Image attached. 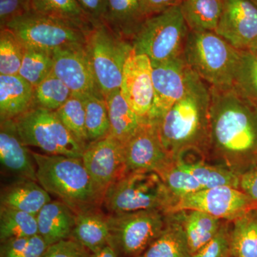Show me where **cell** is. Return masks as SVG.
Wrapping results in <instances>:
<instances>
[{
    "label": "cell",
    "instance_id": "6da1fadb",
    "mask_svg": "<svg viewBox=\"0 0 257 257\" xmlns=\"http://www.w3.org/2000/svg\"><path fill=\"white\" fill-rule=\"evenodd\" d=\"M208 160L240 176L257 167V106L234 87H210Z\"/></svg>",
    "mask_w": 257,
    "mask_h": 257
},
{
    "label": "cell",
    "instance_id": "7a4b0ae2",
    "mask_svg": "<svg viewBox=\"0 0 257 257\" xmlns=\"http://www.w3.org/2000/svg\"><path fill=\"white\" fill-rule=\"evenodd\" d=\"M210 87L197 74L187 92L157 123L162 143L174 160L186 150L208 160L210 141Z\"/></svg>",
    "mask_w": 257,
    "mask_h": 257
},
{
    "label": "cell",
    "instance_id": "3957f363",
    "mask_svg": "<svg viewBox=\"0 0 257 257\" xmlns=\"http://www.w3.org/2000/svg\"><path fill=\"white\" fill-rule=\"evenodd\" d=\"M37 182L76 213L96 208L104 194L93 182L82 159L31 152Z\"/></svg>",
    "mask_w": 257,
    "mask_h": 257
},
{
    "label": "cell",
    "instance_id": "277c9868",
    "mask_svg": "<svg viewBox=\"0 0 257 257\" xmlns=\"http://www.w3.org/2000/svg\"><path fill=\"white\" fill-rule=\"evenodd\" d=\"M177 201L155 172L125 174L106 189L103 198L111 214L143 210H160L167 214Z\"/></svg>",
    "mask_w": 257,
    "mask_h": 257
},
{
    "label": "cell",
    "instance_id": "5b68a950",
    "mask_svg": "<svg viewBox=\"0 0 257 257\" xmlns=\"http://www.w3.org/2000/svg\"><path fill=\"white\" fill-rule=\"evenodd\" d=\"M183 56L193 72L209 87H233L239 50L215 32H189Z\"/></svg>",
    "mask_w": 257,
    "mask_h": 257
},
{
    "label": "cell",
    "instance_id": "8992f818",
    "mask_svg": "<svg viewBox=\"0 0 257 257\" xmlns=\"http://www.w3.org/2000/svg\"><path fill=\"white\" fill-rule=\"evenodd\" d=\"M84 47L96 84L104 97L119 90L125 62L134 50L133 43L99 21L93 23L86 32Z\"/></svg>",
    "mask_w": 257,
    "mask_h": 257
},
{
    "label": "cell",
    "instance_id": "52a82bcc",
    "mask_svg": "<svg viewBox=\"0 0 257 257\" xmlns=\"http://www.w3.org/2000/svg\"><path fill=\"white\" fill-rule=\"evenodd\" d=\"M189 32L178 5L147 18L132 43L135 53L160 63L183 55Z\"/></svg>",
    "mask_w": 257,
    "mask_h": 257
},
{
    "label": "cell",
    "instance_id": "ba28073f",
    "mask_svg": "<svg viewBox=\"0 0 257 257\" xmlns=\"http://www.w3.org/2000/svg\"><path fill=\"white\" fill-rule=\"evenodd\" d=\"M24 144L45 154L82 159L86 147L64 126L55 111L33 107L16 118Z\"/></svg>",
    "mask_w": 257,
    "mask_h": 257
},
{
    "label": "cell",
    "instance_id": "9c48e42d",
    "mask_svg": "<svg viewBox=\"0 0 257 257\" xmlns=\"http://www.w3.org/2000/svg\"><path fill=\"white\" fill-rule=\"evenodd\" d=\"M110 245L119 255L138 257L162 234L167 214L160 210H143L108 216Z\"/></svg>",
    "mask_w": 257,
    "mask_h": 257
},
{
    "label": "cell",
    "instance_id": "30bf717a",
    "mask_svg": "<svg viewBox=\"0 0 257 257\" xmlns=\"http://www.w3.org/2000/svg\"><path fill=\"white\" fill-rule=\"evenodd\" d=\"M5 28L15 34L26 47L51 51L85 43L87 32L63 20L33 10L10 22Z\"/></svg>",
    "mask_w": 257,
    "mask_h": 257
},
{
    "label": "cell",
    "instance_id": "8fae6325",
    "mask_svg": "<svg viewBox=\"0 0 257 257\" xmlns=\"http://www.w3.org/2000/svg\"><path fill=\"white\" fill-rule=\"evenodd\" d=\"M255 207H257L256 204L239 189L221 186L202 189L178 198L167 214L197 210L221 220L233 221Z\"/></svg>",
    "mask_w": 257,
    "mask_h": 257
},
{
    "label": "cell",
    "instance_id": "7c38bea8",
    "mask_svg": "<svg viewBox=\"0 0 257 257\" xmlns=\"http://www.w3.org/2000/svg\"><path fill=\"white\" fill-rule=\"evenodd\" d=\"M152 66L154 101L148 121L157 124L187 92L194 72L183 55Z\"/></svg>",
    "mask_w": 257,
    "mask_h": 257
},
{
    "label": "cell",
    "instance_id": "4fadbf2b",
    "mask_svg": "<svg viewBox=\"0 0 257 257\" xmlns=\"http://www.w3.org/2000/svg\"><path fill=\"white\" fill-rule=\"evenodd\" d=\"M123 145L126 173L155 172L162 175L176 162L162 143L157 123L145 121Z\"/></svg>",
    "mask_w": 257,
    "mask_h": 257
},
{
    "label": "cell",
    "instance_id": "5bb4252c",
    "mask_svg": "<svg viewBox=\"0 0 257 257\" xmlns=\"http://www.w3.org/2000/svg\"><path fill=\"white\" fill-rule=\"evenodd\" d=\"M82 160L93 182L104 194L126 173L124 145L110 135L89 143Z\"/></svg>",
    "mask_w": 257,
    "mask_h": 257
},
{
    "label": "cell",
    "instance_id": "9a60e30c",
    "mask_svg": "<svg viewBox=\"0 0 257 257\" xmlns=\"http://www.w3.org/2000/svg\"><path fill=\"white\" fill-rule=\"evenodd\" d=\"M120 92L136 114L148 121L154 87L152 62L147 55L131 52L125 62Z\"/></svg>",
    "mask_w": 257,
    "mask_h": 257
},
{
    "label": "cell",
    "instance_id": "2e32d148",
    "mask_svg": "<svg viewBox=\"0 0 257 257\" xmlns=\"http://www.w3.org/2000/svg\"><path fill=\"white\" fill-rule=\"evenodd\" d=\"M216 33L236 50H249L257 42V8L249 0H223Z\"/></svg>",
    "mask_w": 257,
    "mask_h": 257
},
{
    "label": "cell",
    "instance_id": "e0dca14e",
    "mask_svg": "<svg viewBox=\"0 0 257 257\" xmlns=\"http://www.w3.org/2000/svg\"><path fill=\"white\" fill-rule=\"evenodd\" d=\"M84 44L69 45L53 50L52 72L73 94L81 96L101 93L94 79Z\"/></svg>",
    "mask_w": 257,
    "mask_h": 257
},
{
    "label": "cell",
    "instance_id": "ac0fdd59",
    "mask_svg": "<svg viewBox=\"0 0 257 257\" xmlns=\"http://www.w3.org/2000/svg\"><path fill=\"white\" fill-rule=\"evenodd\" d=\"M0 162L5 171L18 179L37 182L36 164L15 119L0 121Z\"/></svg>",
    "mask_w": 257,
    "mask_h": 257
},
{
    "label": "cell",
    "instance_id": "d6986e66",
    "mask_svg": "<svg viewBox=\"0 0 257 257\" xmlns=\"http://www.w3.org/2000/svg\"><path fill=\"white\" fill-rule=\"evenodd\" d=\"M39 235L48 246L69 239L77 214L62 201H51L37 214Z\"/></svg>",
    "mask_w": 257,
    "mask_h": 257
},
{
    "label": "cell",
    "instance_id": "ffe728a7",
    "mask_svg": "<svg viewBox=\"0 0 257 257\" xmlns=\"http://www.w3.org/2000/svg\"><path fill=\"white\" fill-rule=\"evenodd\" d=\"M34 87L19 74L0 75V121L15 119L34 107Z\"/></svg>",
    "mask_w": 257,
    "mask_h": 257
},
{
    "label": "cell",
    "instance_id": "44dd1931",
    "mask_svg": "<svg viewBox=\"0 0 257 257\" xmlns=\"http://www.w3.org/2000/svg\"><path fill=\"white\" fill-rule=\"evenodd\" d=\"M110 229L108 216L96 208L77 213L71 238L87 248L91 253L110 244Z\"/></svg>",
    "mask_w": 257,
    "mask_h": 257
},
{
    "label": "cell",
    "instance_id": "7402d4cb",
    "mask_svg": "<svg viewBox=\"0 0 257 257\" xmlns=\"http://www.w3.org/2000/svg\"><path fill=\"white\" fill-rule=\"evenodd\" d=\"M51 201L50 194L38 182L30 179H18L3 189L0 196L1 206L35 216Z\"/></svg>",
    "mask_w": 257,
    "mask_h": 257
},
{
    "label": "cell",
    "instance_id": "603a6c76",
    "mask_svg": "<svg viewBox=\"0 0 257 257\" xmlns=\"http://www.w3.org/2000/svg\"><path fill=\"white\" fill-rule=\"evenodd\" d=\"M146 20L140 0H108L103 22L116 35L132 42Z\"/></svg>",
    "mask_w": 257,
    "mask_h": 257
},
{
    "label": "cell",
    "instance_id": "cb8c5ba5",
    "mask_svg": "<svg viewBox=\"0 0 257 257\" xmlns=\"http://www.w3.org/2000/svg\"><path fill=\"white\" fill-rule=\"evenodd\" d=\"M138 257H192L177 213L167 214V224L162 234Z\"/></svg>",
    "mask_w": 257,
    "mask_h": 257
},
{
    "label": "cell",
    "instance_id": "d4e9b609",
    "mask_svg": "<svg viewBox=\"0 0 257 257\" xmlns=\"http://www.w3.org/2000/svg\"><path fill=\"white\" fill-rule=\"evenodd\" d=\"M176 213L183 226L192 256L214 237L224 221L197 210L179 211Z\"/></svg>",
    "mask_w": 257,
    "mask_h": 257
},
{
    "label": "cell",
    "instance_id": "484cf974",
    "mask_svg": "<svg viewBox=\"0 0 257 257\" xmlns=\"http://www.w3.org/2000/svg\"><path fill=\"white\" fill-rule=\"evenodd\" d=\"M105 99L110 121L109 135L124 145L147 121L137 114L128 105L120 89L111 93Z\"/></svg>",
    "mask_w": 257,
    "mask_h": 257
},
{
    "label": "cell",
    "instance_id": "4316f807",
    "mask_svg": "<svg viewBox=\"0 0 257 257\" xmlns=\"http://www.w3.org/2000/svg\"><path fill=\"white\" fill-rule=\"evenodd\" d=\"M176 163L194 176L204 189L221 186L239 189V177L222 166L208 163L204 157H197L194 160L179 157Z\"/></svg>",
    "mask_w": 257,
    "mask_h": 257
},
{
    "label": "cell",
    "instance_id": "83f0119b",
    "mask_svg": "<svg viewBox=\"0 0 257 257\" xmlns=\"http://www.w3.org/2000/svg\"><path fill=\"white\" fill-rule=\"evenodd\" d=\"M180 8L190 31L216 32L223 0H184Z\"/></svg>",
    "mask_w": 257,
    "mask_h": 257
},
{
    "label": "cell",
    "instance_id": "f1b7e54d",
    "mask_svg": "<svg viewBox=\"0 0 257 257\" xmlns=\"http://www.w3.org/2000/svg\"><path fill=\"white\" fill-rule=\"evenodd\" d=\"M232 257H257V207L231 221Z\"/></svg>",
    "mask_w": 257,
    "mask_h": 257
},
{
    "label": "cell",
    "instance_id": "f546056e",
    "mask_svg": "<svg viewBox=\"0 0 257 257\" xmlns=\"http://www.w3.org/2000/svg\"><path fill=\"white\" fill-rule=\"evenodd\" d=\"M32 6L35 13L63 20L84 31L94 23L77 0H32Z\"/></svg>",
    "mask_w": 257,
    "mask_h": 257
},
{
    "label": "cell",
    "instance_id": "4dcf8cb0",
    "mask_svg": "<svg viewBox=\"0 0 257 257\" xmlns=\"http://www.w3.org/2000/svg\"><path fill=\"white\" fill-rule=\"evenodd\" d=\"M39 234L37 216L25 211L0 207V241Z\"/></svg>",
    "mask_w": 257,
    "mask_h": 257
},
{
    "label": "cell",
    "instance_id": "1f68e13d",
    "mask_svg": "<svg viewBox=\"0 0 257 257\" xmlns=\"http://www.w3.org/2000/svg\"><path fill=\"white\" fill-rule=\"evenodd\" d=\"M233 87L245 99L257 106L256 50H239Z\"/></svg>",
    "mask_w": 257,
    "mask_h": 257
},
{
    "label": "cell",
    "instance_id": "d6a6232c",
    "mask_svg": "<svg viewBox=\"0 0 257 257\" xmlns=\"http://www.w3.org/2000/svg\"><path fill=\"white\" fill-rule=\"evenodd\" d=\"M86 113V128L89 144L100 140L110 134L108 106L101 93L82 96Z\"/></svg>",
    "mask_w": 257,
    "mask_h": 257
},
{
    "label": "cell",
    "instance_id": "836d02e7",
    "mask_svg": "<svg viewBox=\"0 0 257 257\" xmlns=\"http://www.w3.org/2000/svg\"><path fill=\"white\" fill-rule=\"evenodd\" d=\"M53 51L26 47L19 75L34 87L53 70Z\"/></svg>",
    "mask_w": 257,
    "mask_h": 257
},
{
    "label": "cell",
    "instance_id": "e575fe53",
    "mask_svg": "<svg viewBox=\"0 0 257 257\" xmlns=\"http://www.w3.org/2000/svg\"><path fill=\"white\" fill-rule=\"evenodd\" d=\"M72 94L69 87L52 72L34 87V107L57 111Z\"/></svg>",
    "mask_w": 257,
    "mask_h": 257
},
{
    "label": "cell",
    "instance_id": "d590c367",
    "mask_svg": "<svg viewBox=\"0 0 257 257\" xmlns=\"http://www.w3.org/2000/svg\"><path fill=\"white\" fill-rule=\"evenodd\" d=\"M61 121L84 147L89 145L86 128L84 98L72 93L68 100L55 111Z\"/></svg>",
    "mask_w": 257,
    "mask_h": 257
},
{
    "label": "cell",
    "instance_id": "8d00e7d4",
    "mask_svg": "<svg viewBox=\"0 0 257 257\" xmlns=\"http://www.w3.org/2000/svg\"><path fill=\"white\" fill-rule=\"evenodd\" d=\"M0 30V75H16L23 63L26 47L9 29Z\"/></svg>",
    "mask_w": 257,
    "mask_h": 257
},
{
    "label": "cell",
    "instance_id": "74e56055",
    "mask_svg": "<svg viewBox=\"0 0 257 257\" xmlns=\"http://www.w3.org/2000/svg\"><path fill=\"white\" fill-rule=\"evenodd\" d=\"M48 244L40 235L1 242L0 257H42Z\"/></svg>",
    "mask_w": 257,
    "mask_h": 257
},
{
    "label": "cell",
    "instance_id": "f35d334b",
    "mask_svg": "<svg viewBox=\"0 0 257 257\" xmlns=\"http://www.w3.org/2000/svg\"><path fill=\"white\" fill-rule=\"evenodd\" d=\"M160 176L170 192L177 199L204 189L194 176L182 168L176 162L169 170Z\"/></svg>",
    "mask_w": 257,
    "mask_h": 257
},
{
    "label": "cell",
    "instance_id": "ab89813d",
    "mask_svg": "<svg viewBox=\"0 0 257 257\" xmlns=\"http://www.w3.org/2000/svg\"><path fill=\"white\" fill-rule=\"evenodd\" d=\"M231 221H223L217 234L192 257H232Z\"/></svg>",
    "mask_w": 257,
    "mask_h": 257
},
{
    "label": "cell",
    "instance_id": "60d3db41",
    "mask_svg": "<svg viewBox=\"0 0 257 257\" xmlns=\"http://www.w3.org/2000/svg\"><path fill=\"white\" fill-rule=\"evenodd\" d=\"M32 10V0H0V28Z\"/></svg>",
    "mask_w": 257,
    "mask_h": 257
},
{
    "label": "cell",
    "instance_id": "b9f144b4",
    "mask_svg": "<svg viewBox=\"0 0 257 257\" xmlns=\"http://www.w3.org/2000/svg\"><path fill=\"white\" fill-rule=\"evenodd\" d=\"M42 257H91V253L75 240H62L47 247Z\"/></svg>",
    "mask_w": 257,
    "mask_h": 257
},
{
    "label": "cell",
    "instance_id": "7bdbcfd3",
    "mask_svg": "<svg viewBox=\"0 0 257 257\" xmlns=\"http://www.w3.org/2000/svg\"><path fill=\"white\" fill-rule=\"evenodd\" d=\"M181 3L182 0H140L143 14L147 19L178 6Z\"/></svg>",
    "mask_w": 257,
    "mask_h": 257
},
{
    "label": "cell",
    "instance_id": "ee69618b",
    "mask_svg": "<svg viewBox=\"0 0 257 257\" xmlns=\"http://www.w3.org/2000/svg\"><path fill=\"white\" fill-rule=\"evenodd\" d=\"M92 23L103 21L108 0H77Z\"/></svg>",
    "mask_w": 257,
    "mask_h": 257
},
{
    "label": "cell",
    "instance_id": "f6af8a7d",
    "mask_svg": "<svg viewBox=\"0 0 257 257\" xmlns=\"http://www.w3.org/2000/svg\"><path fill=\"white\" fill-rule=\"evenodd\" d=\"M239 189L257 206V167L240 176Z\"/></svg>",
    "mask_w": 257,
    "mask_h": 257
},
{
    "label": "cell",
    "instance_id": "bcb514c9",
    "mask_svg": "<svg viewBox=\"0 0 257 257\" xmlns=\"http://www.w3.org/2000/svg\"><path fill=\"white\" fill-rule=\"evenodd\" d=\"M91 257H120L119 253L110 244L106 245L99 251L91 253Z\"/></svg>",
    "mask_w": 257,
    "mask_h": 257
},
{
    "label": "cell",
    "instance_id": "7dc6e473",
    "mask_svg": "<svg viewBox=\"0 0 257 257\" xmlns=\"http://www.w3.org/2000/svg\"><path fill=\"white\" fill-rule=\"evenodd\" d=\"M249 50H253L257 51V42H256V43L254 44V45H253L252 47H251V49H249Z\"/></svg>",
    "mask_w": 257,
    "mask_h": 257
},
{
    "label": "cell",
    "instance_id": "c3c4849f",
    "mask_svg": "<svg viewBox=\"0 0 257 257\" xmlns=\"http://www.w3.org/2000/svg\"><path fill=\"white\" fill-rule=\"evenodd\" d=\"M251 3H252L253 5L257 8V0H249Z\"/></svg>",
    "mask_w": 257,
    "mask_h": 257
},
{
    "label": "cell",
    "instance_id": "681fc988",
    "mask_svg": "<svg viewBox=\"0 0 257 257\" xmlns=\"http://www.w3.org/2000/svg\"><path fill=\"white\" fill-rule=\"evenodd\" d=\"M183 1H184V0H182V2H183Z\"/></svg>",
    "mask_w": 257,
    "mask_h": 257
}]
</instances>
